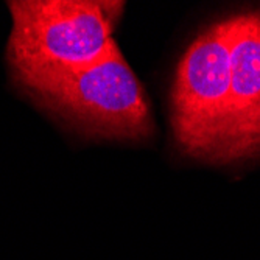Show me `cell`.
<instances>
[{
  "label": "cell",
  "instance_id": "cell-1",
  "mask_svg": "<svg viewBox=\"0 0 260 260\" xmlns=\"http://www.w3.org/2000/svg\"><path fill=\"white\" fill-rule=\"evenodd\" d=\"M7 61L14 81L64 74L102 59L125 4L112 0H13Z\"/></svg>",
  "mask_w": 260,
  "mask_h": 260
},
{
  "label": "cell",
  "instance_id": "cell-3",
  "mask_svg": "<svg viewBox=\"0 0 260 260\" xmlns=\"http://www.w3.org/2000/svg\"><path fill=\"white\" fill-rule=\"evenodd\" d=\"M231 64L226 17L200 33L182 55L170 95L172 129L188 156L221 164L229 125Z\"/></svg>",
  "mask_w": 260,
  "mask_h": 260
},
{
  "label": "cell",
  "instance_id": "cell-4",
  "mask_svg": "<svg viewBox=\"0 0 260 260\" xmlns=\"http://www.w3.org/2000/svg\"><path fill=\"white\" fill-rule=\"evenodd\" d=\"M231 93L221 164L260 156V8L226 17Z\"/></svg>",
  "mask_w": 260,
  "mask_h": 260
},
{
  "label": "cell",
  "instance_id": "cell-2",
  "mask_svg": "<svg viewBox=\"0 0 260 260\" xmlns=\"http://www.w3.org/2000/svg\"><path fill=\"white\" fill-rule=\"evenodd\" d=\"M14 83L33 103L89 136L145 140L153 134L148 97L117 44L87 67Z\"/></svg>",
  "mask_w": 260,
  "mask_h": 260
}]
</instances>
